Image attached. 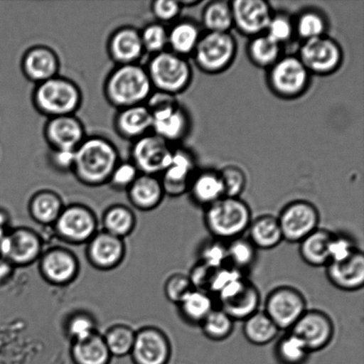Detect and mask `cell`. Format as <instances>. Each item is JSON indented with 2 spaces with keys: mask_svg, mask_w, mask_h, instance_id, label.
<instances>
[{
  "mask_svg": "<svg viewBox=\"0 0 364 364\" xmlns=\"http://www.w3.org/2000/svg\"><path fill=\"white\" fill-rule=\"evenodd\" d=\"M119 164L115 145L105 138H85L75 151L73 172L85 186L98 187L109 183L114 169Z\"/></svg>",
  "mask_w": 364,
  "mask_h": 364,
  "instance_id": "cell-1",
  "label": "cell"
},
{
  "mask_svg": "<svg viewBox=\"0 0 364 364\" xmlns=\"http://www.w3.org/2000/svg\"><path fill=\"white\" fill-rule=\"evenodd\" d=\"M146 68L138 63L117 65L107 77V101L119 109L144 105L154 92Z\"/></svg>",
  "mask_w": 364,
  "mask_h": 364,
  "instance_id": "cell-2",
  "label": "cell"
},
{
  "mask_svg": "<svg viewBox=\"0 0 364 364\" xmlns=\"http://www.w3.org/2000/svg\"><path fill=\"white\" fill-rule=\"evenodd\" d=\"M252 220V210L240 198L223 196L206 207L207 230L218 240L230 242L242 237L248 230Z\"/></svg>",
  "mask_w": 364,
  "mask_h": 364,
  "instance_id": "cell-3",
  "label": "cell"
},
{
  "mask_svg": "<svg viewBox=\"0 0 364 364\" xmlns=\"http://www.w3.org/2000/svg\"><path fill=\"white\" fill-rule=\"evenodd\" d=\"M33 102L36 109L49 119L70 116L80 108L82 94L73 81L56 76L37 85Z\"/></svg>",
  "mask_w": 364,
  "mask_h": 364,
  "instance_id": "cell-4",
  "label": "cell"
},
{
  "mask_svg": "<svg viewBox=\"0 0 364 364\" xmlns=\"http://www.w3.org/2000/svg\"><path fill=\"white\" fill-rule=\"evenodd\" d=\"M146 106L152 117L151 133L172 144L187 135L188 114L177 102L176 96L161 92H153Z\"/></svg>",
  "mask_w": 364,
  "mask_h": 364,
  "instance_id": "cell-5",
  "label": "cell"
},
{
  "mask_svg": "<svg viewBox=\"0 0 364 364\" xmlns=\"http://www.w3.org/2000/svg\"><path fill=\"white\" fill-rule=\"evenodd\" d=\"M146 70L156 92L174 96L186 90L192 80L191 64L170 50L152 55Z\"/></svg>",
  "mask_w": 364,
  "mask_h": 364,
  "instance_id": "cell-6",
  "label": "cell"
},
{
  "mask_svg": "<svg viewBox=\"0 0 364 364\" xmlns=\"http://www.w3.org/2000/svg\"><path fill=\"white\" fill-rule=\"evenodd\" d=\"M237 43L230 32H206L200 38L195 49L196 65L203 73H223L234 62Z\"/></svg>",
  "mask_w": 364,
  "mask_h": 364,
  "instance_id": "cell-7",
  "label": "cell"
},
{
  "mask_svg": "<svg viewBox=\"0 0 364 364\" xmlns=\"http://www.w3.org/2000/svg\"><path fill=\"white\" fill-rule=\"evenodd\" d=\"M53 228L60 240L70 245L87 244L99 231L95 213L80 203L64 206Z\"/></svg>",
  "mask_w": 364,
  "mask_h": 364,
  "instance_id": "cell-8",
  "label": "cell"
},
{
  "mask_svg": "<svg viewBox=\"0 0 364 364\" xmlns=\"http://www.w3.org/2000/svg\"><path fill=\"white\" fill-rule=\"evenodd\" d=\"M309 75L298 56L281 57L269 68V87L280 97H299L309 87Z\"/></svg>",
  "mask_w": 364,
  "mask_h": 364,
  "instance_id": "cell-9",
  "label": "cell"
},
{
  "mask_svg": "<svg viewBox=\"0 0 364 364\" xmlns=\"http://www.w3.org/2000/svg\"><path fill=\"white\" fill-rule=\"evenodd\" d=\"M306 309L304 296L297 289L280 287L267 295L264 312L281 331H290Z\"/></svg>",
  "mask_w": 364,
  "mask_h": 364,
  "instance_id": "cell-10",
  "label": "cell"
},
{
  "mask_svg": "<svg viewBox=\"0 0 364 364\" xmlns=\"http://www.w3.org/2000/svg\"><path fill=\"white\" fill-rule=\"evenodd\" d=\"M174 149L170 144L153 133L134 141L132 148V163L139 173L158 176L172 162Z\"/></svg>",
  "mask_w": 364,
  "mask_h": 364,
  "instance_id": "cell-11",
  "label": "cell"
},
{
  "mask_svg": "<svg viewBox=\"0 0 364 364\" xmlns=\"http://www.w3.org/2000/svg\"><path fill=\"white\" fill-rule=\"evenodd\" d=\"M218 308L223 309L234 321L247 319L259 311L260 294L255 284L242 277L232 282L215 297Z\"/></svg>",
  "mask_w": 364,
  "mask_h": 364,
  "instance_id": "cell-12",
  "label": "cell"
},
{
  "mask_svg": "<svg viewBox=\"0 0 364 364\" xmlns=\"http://www.w3.org/2000/svg\"><path fill=\"white\" fill-rule=\"evenodd\" d=\"M284 240L301 242L319 228L320 214L313 203L298 200L288 203L277 217Z\"/></svg>",
  "mask_w": 364,
  "mask_h": 364,
  "instance_id": "cell-13",
  "label": "cell"
},
{
  "mask_svg": "<svg viewBox=\"0 0 364 364\" xmlns=\"http://www.w3.org/2000/svg\"><path fill=\"white\" fill-rule=\"evenodd\" d=\"M43 252L41 237L34 230L24 227L10 230L0 244V257L14 267L31 265L41 258Z\"/></svg>",
  "mask_w": 364,
  "mask_h": 364,
  "instance_id": "cell-14",
  "label": "cell"
},
{
  "mask_svg": "<svg viewBox=\"0 0 364 364\" xmlns=\"http://www.w3.org/2000/svg\"><path fill=\"white\" fill-rule=\"evenodd\" d=\"M298 57L309 73L329 75L341 65L343 52L334 39L323 35L303 42Z\"/></svg>",
  "mask_w": 364,
  "mask_h": 364,
  "instance_id": "cell-15",
  "label": "cell"
},
{
  "mask_svg": "<svg viewBox=\"0 0 364 364\" xmlns=\"http://www.w3.org/2000/svg\"><path fill=\"white\" fill-rule=\"evenodd\" d=\"M305 344L310 353L318 352L329 346L334 336V324L327 314L308 309L290 331Z\"/></svg>",
  "mask_w": 364,
  "mask_h": 364,
  "instance_id": "cell-16",
  "label": "cell"
},
{
  "mask_svg": "<svg viewBox=\"0 0 364 364\" xmlns=\"http://www.w3.org/2000/svg\"><path fill=\"white\" fill-rule=\"evenodd\" d=\"M41 276L48 284L66 287L73 283L80 274V262L70 250L52 247L43 252L38 259Z\"/></svg>",
  "mask_w": 364,
  "mask_h": 364,
  "instance_id": "cell-17",
  "label": "cell"
},
{
  "mask_svg": "<svg viewBox=\"0 0 364 364\" xmlns=\"http://www.w3.org/2000/svg\"><path fill=\"white\" fill-rule=\"evenodd\" d=\"M172 346L167 335L159 328H141L135 333L130 354L134 364H168Z\"/></svg>",
  "mask_w": 364,
  "mask_h": 364,
  "instance_id": "cell-18",
  "label": "cell"
},
{
  "mask_svg": "<svg viewBox=\"0 0 364 364\" xmlns=\"http://www.w3.org/2000/svg\"><path fill=\"white\" fill-rule=\"evenodd\" d=\"M230 6L234 26L252 38L266 31L274 16L269 4L264 0H235Z\"/></svg>",
  "mask_w": 364,
  "mask_h": 364,
  "instance_id": "cell-19",
  "label": "cell"
},
{
  "mask_svg": "<svg viewBox=\"0 0 364 364\" xmlns=\"http://www.w3.org/2000/svg\"><path fill=\"white\" fill-rule=\"evenodd\" d=\"M85 255L89 263L96 269L109 271L123 262L126 255L124 239L98 231L87 244Z\"/></svg>",
  "mask_w": 364,
  "mask_h": 364,
  "instance_id": "cell-20",
  "label": "cell"
},
{
  "mask_svg": "<svg viewBox=\"0 0 364 364\" xmlns=\"http://www.w3.org/2000/svg\"><path fill=\"white\" fill-rule=\"evenodd\" d=\"M45 137L52 149L76 151L85 139L83 124L74 115L52 117L45 127Z\"/></svg>",
  "mask_w": 364,
  "mask_h": 364,
  "instance_id": "cell-21",
  "label": "cell"
},
{
  "mask_svg": "<svg viewBox=\"0 0 364 364\" xmlns=\"http://www.w3.org/2000/svg\"><path fill=\"white\" fill-rule=\"evenodd\" d=\"M326 269L328 280L338 290L356 291L363 287L364 255L360 249L343 262H330Z\"/></svg>",
  "mask_w": 364,
  "mask_h": 364,
  "instance_id": "cell-22",
  "label": "cell"
},
{
  "mask_svg": "<svg viewBox=\"0 0 364 364\" xmlns=\"http://www.w3.org/2000/svg\"><path fill=\"white\" fill-rule=\"evenodd\" d=\"M60 62L53 50L44 46H36L28 50L21 59V70L25 77L34 83L58 76Z\"/></svg>",
  "mask_w": 364,
  "mask_h": 364,
  "instance_id": "cell-23",
  "label": "cell"
},
{
  "mask_svg": "<svg viewBox=\"0 0 364 364\" xmlns=\"http://www.w3.org/2000/svg\"><path fill=\"white\" fill-rule=\"evenodd\" d=\"M194 171V158L183 149L174 151L172 162L162 173V179H160L165 195H183L188 191Z\"/></svg>",
  "mask_w": 364,
  "mask_h": 364,
  "instance_id": "cell-24",
  "label": "cell"
},
{
  "mask_svg": "<svg viewBox=\"0 0 364 364\" xmlns=\"http://www.w3.org/2000/svg\"><path fill=\"white\" fill-rule=\"evenodd\" d=\"M108 51L117 65L137 63L145 52L141 32L133 27H122L114 31L109 38Z\"/></svg>",
  "mask_w": 364,
  "mask_h": 364,
  "instance_id": "cell-25",
  "label": "cell"
},
{
  "mask_svg": "<svg viewBox=\"0 0 364 364\" xmlns=\"http://www.w3.org/2000/svg\"><path fill=\"white\" fill-rule=\"evenodd\" d=\"M114 124L120 137L136 141L151 133L152 117L146 105L133 106L119 109Z\"/></svg>",
  "mask_w": 364,
  "mask_h": 364,
  "instance_id": "cell-26",
  "label": "cell"
},
{
  "mask_svg": "<svg viewBox=\"0 0 364 364\" xmlns=\"http://www.w3.org/2000/svg\"><path fill=\"white\" fill-rule=\"evenodd\" d=\"M127 191L132 205L145 212L159 207L165 196L161 181L158 176L148 174H139Z\"/></svg>",
  "mask_w": 364,
  "mask_h": 364,
  "instance_id": "cell-27",
  "label": "cell"
},
{
  "mask_svg": "<svg viewBox=\"0 0 364 364\" xmlns=\"http://www.w3.org/2000/svg\"><path fill=\"white\" fill-rule=\"evenodd\" d=\"M333 234L324 228H317L299 244V256L306 265L326 267L330 262L329 246Z\"/></svg>",
  "mask_w": 364,
  "mask_h": 364,
  "instance_id": "cell-28",
  "label": "cell"
},
{
  "mask_svg": "<svg viewBox=\"0 0 364 364\" xmlns=\"http://www.w3.org/2000/svg\"><path fill=\"white\" fill-rule=\"evenodd\" d=\"M64 208L62 198L51 191L35 193L28 202V213L35 223L53 226Z\"/></svg>",
  "mask_w": 364,
  "mask_h": 364,
  "instance_id": "cell-29",
  "label": "cell"
},
{
  "mask_svg": "<svg viewBox=\"0 0 364 364\" xmlns=\"http://www.w3.org/2000/svg\"><path fill=\"white\" fill-rule=\"evenodd\" d=\"M70 356L74 364H109L112 358L105 338L99 333L84 341L73 342Z\"/></svg>",
  "mask_w": 364,
  "mask_h": 364,
  "instance_id": "cell-30",
  "label": "cell"
},
{
  "mask_svg": "<svg viewBox=\"0 0 364 364\" xmlns=\"http://www.w3.org/2000/svg\"><path fill=\"white\" fill-rule=\"evenodd\" d=\"M248 230V239L257 250H272L284 241L277 217L269 214L252 220Z\"/></svg>",
  "mask_w": 364,
  "mask_h": 364,
  "instance_id": "cell-31",
  "label": "cell"
},
{
  "mask_svg": "<svg viewBox=\"0 0 364 364\" xmlns=\"http://www.w3.org/2000/svg\"><path fill=\"white\" fill-rule=\"evenodd\" d=\"M188 191L196 203L209 206L224 196L223 182L219 172L205 171L193 178Z\"/></svg>",
  "mask_w": 364,
  "mask_h": 364,
  "instance_id": "cell-32",
  "label": "cell"
},
{
  "mask_svg": "<svg viewBox=\"0 0 364 364\" xmlns=\"http://www.w3.org/2000/svg\"><path fill=\"white\" fill-rule=\"evenodd\" d=\"M180 315L186 322L201 324L207 316L216 308L215 299L209 292L192 290L177 305Z\"/></svg>",
  "mask_w": 364,
  "mask_h": 364,
  "instance_id": "cell-33",
  "label": "cell"
},
{
  "mask_svg": "<svg viewBox=\"0 0 364 364\" xmlns=\"http://www.w3.org/2000/svg\"><path fill=\"white\" fill-rule=\"evenodd\" d=\"M280 330L264 311H257L244 321L242 333L252 345L266 346L276 340Z\"/></svg>",
  "mask_w": 364,
  "mask_h": 364,
  "instance_id": "cell-34",
  "label": "cell"
},
{
  "mask_svg": "<svg viewBox=\"0 0 364 364\" xmlns=\"http://www.w3.org/2000/svg\"><path fill=\"white\" fill-rule=\"evenodd\" d=\"M136 223V216L129 207L115 205L109 207L103 213L102 230L124 239L133 233Z\"/></svg>",
  "mask_w": 364,
  "mask_h": 364,
  "instance_id": "cell-35",
  "label": "cell"
},
{
  "mask_svg": "<svg viewBox=\"0 0 364 364\" xmlns=\"http://www.w3.org/2000/svg\"><path fill=\"white\" fill-rule=\"evenodd\" d=\"M199 27L192 21H181L168 31L170 51L185 57L194 53L201 38Z\"/></svg>",
  "mask_w": 364,
  "mask_h": 364,
  "instance_id": "cell-36",
  "label": "cell"
},
{
  "mask_svg": "<svg viewBox=\"0 0 364 364\" xmlns=\"http://www.w3.org/2000/svg\"><path fill=\"white\" fill-rule=\"evenodd\" d=\"M311 354L291 331L282 336L274 347V358L279 364H306Z\"/></svg>",
  "mask_w": 364,
  "mask_h": 364,
  "instance_id": "cell-37",
  "label": "cell"
},
{
  "mask_svg": "<svg viewBox=\"0 0 364 364\" xmlns=\"http://www.w3.org/2000/svg\"><path fill=\"white\" fill-rule=\"evenodd\" d=\"M202 23L207 32H230L234 26L230 2H210L203 11Z\"/></svg>",
  "mask_w": 364,
  "mask_h": 364,
  "instance_id": "cell-38",
  "label": "cell"
},
{
  "mask_svg": "<svg viewBox=\"0 0 364 364\" xmlns=\"http://www.w3.org/2000/svg\"><path fill=\"white\" fill-rule=\"evenodd\" d=\"M281 46L265 33L255 36L250 42L248 55L252 62L260 68H270L281 58Z\"/></svg>",
  "mask_w": 364,
  "mask_h": 364,
  "instance_id": "cell-39",
  "label": "cell"
},
{
  "mask_svg": "<svg viewBox=\"0 0 364 364\" xmlns=\"http://www.w3.org/2000/svg\"><path fill=\"white\" fill-rule=\"evenodd\" d=\"M135 333L136 331L133 328L122 323L115 324L107 330L102 336L112 358L130 355L134 347Z\"/></svg>",
  "mask_w": 364,
  "mask_h": 364,
  "instance_id": "cell-40",
  "label": "cell"
},
{
  "mask_svg": "<svg viewBox=\"0 0 364 364\" xmlns=\"http://www.w3.org/2000/svg\"><path fill=\"white\" fill-rule=\"evenodd\" d=\"M257 248L248 238L233 239L227 244L228 266L241 271L251 269L257 259Z\"/></svg>",
  "mask_w": 364,
  "mask_h": 364,
  "instance_id": "cell-41",
  "label": "cell"
},
{
  "mask_svg": "<svg viewBox=\"0 0 364 364\" xmlns=\"http://www.w3.org/2000/svg\"><path fill=\"white\" fill-rule=\"evenodd\" d=\"M235 321L223 309L213 310L200 324L203 335L213 341H223L230 336L234 330Z\"/></svg>",
  "mask_w": 364,
  "mask_h": 364,
  "instance_id": "cell-42",
  "label": "cell"
},
{
  "mask_svg": "<svg viewBox=\"0 0 364 364\" xmlns=\"http://www.w3.org/2000/svg\"><path fill=\"white\" fill-rule=\"evenodd\" d=\"M67 337L73 342L85 340L97 331V323L95 317L87 312L77 311L68 316L64 324Z\"/></svg>",
  "mask_w": 364,
  "mask_h": 364,
  "instance_id": "cell-43",
  "label": "cell"
},
{
  "mask_svg": "<svg viewBox=\"0 0 364 364\" xmlns=\"http://www.w3.org/2000/svg\"><path fill=\"white\" fill-rule=\"evenodd\" d=\"M294 30L304 41L322 37L326 35V21L320 13L306 11L299 16Z\"/></svg>",
  "mask_w": 364,
  "mask_h": 364,
  "instance_id": "cell-44",
  "label": "cell"
},
{
  "mask_svg": "<svg viewBox=\"0 0 364 364\" xmlns=\"http://www.w3.org/2000/svg\"><path fill=\"white\" fill-rule=\"evenodd\" d=\"M140 32L145 52L154 55L168 48V30L163 23L149 24Z\"/></svg>",
  "mask_w": 364,
  "mask_h": 364,
  "instance_id": "cell-45",
  "label": "cell"
},
{
  "mask_svg": "<svg viewBox=\"0 0 364 364\" xmlns=\"http://www.w3.org/2000/svg\"><path fill=\"white\" fill-rule=\"evenodd\" d=\"M199 262L213 270L228 266L227 244L218 239L206 242L200 249Z\"/></svg>",
  "mask_w": 364,
  "mask_h": 364,
  "instance_id": "cell-46",
  "label": "cell"
},
{
  "mask_svg": "<svg viewBox=\"0 0 364 364\" xmlns=\"http://www.w3.org/2000/svg\"><path fill=\"white\" fill-rule=\"evenodd\" d=\"M223 182L224 196L239 198L246 186V176L241 168L235 166H227L219 172Z\"/></svg>",
  "mask_w": 364,
  "mask_h": 364,
  "instance_id": "cell-47",
  "label": "cell"
},
{
  "mask_svg": "<svg viewBox=\"0 0 364 364\" xmlns=\"http://www.w3.org/2000/svg\"><path fill=\"white\" fill-rule=\"evenodd\" d=\"M358 249L350 235L333 234L329 246L330 262H343L354 255Z\"/></svg>",
  "mask_w": 364,
  "mask_h": 364,
  "instance_id": "cell-48",
  "label": "cell"
},
{
  "mask_svg": "<svg viewBox=\"0 0 364 364\" xmlns=\"http://www.w3.org/2000/svg\"><path fill=\"white\" fill-rule=\"evenodd\" d=\"M192 290H194V288L188 277L180 273L169 277L164 287L166 299L176 305L179 304Z\"/></svg>",
  "mask_w": 364,
  "mask_h": 364,
  "instance_id": "cell-49",
  "label": "cell"
},
{
  "mask_svg": "<svg viewBox=\"0 0 364 364\" xmlns=\"http://www.w3.org/2000/svg\"><path fill=\"white\" fill-rule=\"evenodd\" d=\"M294 31V25L287 16L276 14L267 25L265 34L281 46L290 41Z\"/></svg>",
  "mask_w": 364,
  "mask_h": 364,
  "instance_id": "cell-50",
  "label": "cell"
},
{
  "mask_svg": "<svg viewBox=\"0 0 364 364\" xmlns=\"http://www.w3.org/2000/svg\"><path fill=\"white\" fill-rule=\"evenodd\" d=\"M139 174L140 173L133 163H119L109 178V183L113 188L127 191V188L137 179Z\"/></svg>",
  "mask_w": 364,
  "mask_h": 364,
  "instance_id": "cell-51",
  "label": "cell"
},
{
  "mask_svg": "<svg viewBox=\"0 0 364 364\" xmlns=\"http://www.w3.org/2000/svg\"><path fill=\"white\" fill-rule=\"evenodd\" d=\"M242 277H245L244 273L228 265L214 270L212 279L210 282L208 292L215 298L227 285Z\"/></svg>",
  "mask_w": 364,
  "mask_h": 364,
  "instance_id": "cell-52",
  "label": "cell"
},
{
  "mask_svg": "<svg viewBox=\"0 0 364 364\" xmlns=\"http://www.w3.org/2000/svg\"><path fill=\"white\" fill-rule=\"evenodd\" d=\"M181 9L180 1L174 0H156L152 3L151 7L153 14L160 23H171L176 20L179 16Z\"/></svg>",
  "mask_w": 364,
  "mask_h": 364,
  "instance_id": "cell-53",
  "label": "cell"
},
{
  "mask_svg": "<svg viewBox=\"0 0 364 364\" xmlns=\"http://www.w3.org/2000/svg\"><path fill=\"white\" fill-rule=\"evenodd\" d=\"M214 270L201 262L193 267L188 274L189 281L195 290L205 291L208 292L210 279H212Z\"/></svg>",
  "mask_w": 364,
  "mask_h": 364,
  "instance_id": "cell-54",
  "label": "cell"
},
{
  "mask_svg": "<svg viewBox=\"0 0 364 364\" xmlns=\"http://www.w3.org/2000/svg\"><path fill=\"white\" fill-rule=\"evenodd\" d=\"M51 162L53 166L63 172H73L75 162V151L52 149Z\"/></svg>",
  "mask_w": 364,
  "mask_h": 364,
  "instance_id": "cell-55",
  "label": "cell"
},
{
  "mask_svg": "<svg viewBox=\"0 0 364 364\" xmlns=\"http://www.w3.org/2000/svg\"><path fill=\"white\" fill-rule=\"evenodd\" d=\"M14 267L6 259L0 257V285L6 284L13 277Z\"/></svg>",
  "mask_w": 364,
  "mask_h": 364,
  "instance_id": "cell-56",
  "label": "cell"
},
{
  "mask_svg": "<svg viewBox=\"0 0 364 364\" xmlns=\"http://www.w3.org/2000/svg\"><path fill=\"white\" fill-rule=\"evenodd\" d=\"M9 214L6 210L0 209V230L9 231Z\"/></svg>",
  "mask_w": 364,
  "mask_h": 364,
  "instance_id": "cell-57",
  "label": "cell"
},
{
  "mask_svg": "<svg viewBox=\"0 0 364 364\" xmlns=\"http://www.w3.org/2000/svg\"><path fill=\"white\" fill-rule=\"evenodd\" d=\"M9 231L0 230V244H1V240H2V238L4 237V235H5L7 233V232H9Z\"/></svg>",
  "mask_w": 364,
  "mask_h": 364,
  "instance_id": "cell-58",
  "label": "cell"
}]
</instances>
